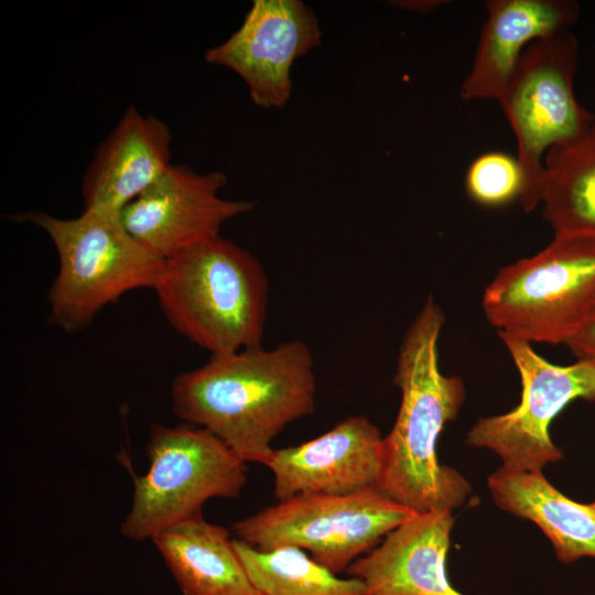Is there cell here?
Segmentation results:
<instances>
[{"label":"cell","instance_id":"cell-1","mask_svg":"<svg viewBox=\"0 0 595 595\" xmlns=\"http://www.w3.org/2000/svg\"><path fill=\"white\" fill-rule=\"evenodd\" d=\"M174 414L220 439L245 463L267 466L273 439L315 411L313 355L299 339L210 356L171 385Z\"/></svg>","mask_w":595,"mask_h":595},{"label":"cell","instance_id":"cell-2","mask_svg":"<svg viewBox=\"0 0 595 595\" xmlns=\"http://www.w3.org/2000/svg\"><path fill=\"white\" fill-rule=\"evenodd\" d=\"M444 314L428 296L401 342L393 383L400 389L398 415L382 439V468L377 489L397 504L420 513L450 510L465 504L469 483L440 463L437 442L465 400V385L444 375L439 364V339Z\"/></svg>","mask_w":595,"mask_h":595},{"label":"cell","instance_id":"cell-3","mask_svg":"<svg viewBox=\"0 0 595 595\" xmlns=\"http://www.w3.org/2000/svg\"><path fill=\"white\" fill-rule=\"evenodd\" d=\"M152 290L176 333L210 356L262 345L268 277L234 241L219 235L164 260Z\"/></svg>","mask_w":595,"mask_h":595},{"label":"cell","instance_id":"cell-4","mask_svg":"<svg viewBox=\"0 0 595 595\" xmlns=\"http://www.w3.org/2000/svg\"><path fill=\"white\" fill-rule=\"evenodd\" d=\"M41 228L58 258L48 290L50 322L67 333L88 325L126 293L153 289L163 260L144 248L118 213L83 210L74 218L43 212L14 216Z\"/></svg>","mask_w":595,"mask_h":595},{"label":"cell","instance_id":"cell-5","mask_svg":"<svg viewBox=\"0 0 595 595\" xmlns=\"http://www.w3.org/2000/svg\"><path fill=\"white\" fill-rule=\"evenodd\" d=\"M482 305L498 334L566 345L595 313V238L554 235L542 250L501 268Z\"/></svg>","mask_w":595,"mask_h":595},{"label":"cell","instance_id":"cell-6","mask_svg":"<svg viewBox=\"0 0 595 595\" xmlns=\"http://www.w3.org/2000/svg\"><path fill=\"white\" fill-rule=\"evenodd\" d=\"M148 470L133 476L130 510L120 524L131 541L202 517L213 498H236L247 483V466L209 431L182 423L153 424L147 444Z\"/></svg>","mask_w":595,"mask_h":595},{"label":"cell","instance_id":"cell-7","mask_svg":"<svg viewBox=\"0 0 595 595\" xmlns=\"http://www.w3.org/2000/svg\"><path fill=\"white\" fill-rule=\"evenodd\" d=\"M415 513L377 488L350 495L304 494L236 521L232 531L259 551L303 550L339 575Z\"/></svg>","mask_w":595,"mask_h":595},{"label":"cell","instance_id":"cell-8","mask_svg":"<svg viewBox=\"0 0 595 595\" xmlns=\"http://www.w3.org/2000/svg\"><path fill=\"white\" fill-rule=\"evenodd\" d=\"M577 57L578 42L570 30L533 42L497 100L517 141L526 181L520 202L524 212L540 206L547 152L576 139L595 120L575 96Z\"/></svg>","mask_w":595,"mask_h":595},{"label":"cell","instance_id":"cell-9","mask_svg":"<svg viewBox=\"0 0 595 595\" xmlns=\"http://www.w3.org/2000/svg\"><path fill=\"white\" fill-rule=\"evenodd\" d=\"M521 380V400L507 413L479 419L468 431L466 444L487 448L515 472H538L563 458L549 429L572 401L595 400V365L576 360L555 365L540 356L532 344L498 334Z\"/></svg>","mask_w":595,"mask_h":595},{"label":"cell","instance_id":"cell-10","mask_svg":"<svg viewBox=\"0 0 595 595\" xmlns=\"http://www.w3.org/2000/svg\"><path fill=\"white\" fill-rule=\"evenodd\" d=\"M320 43L316 15L302 1L255 0L240 28L205 60L238 74L257 106L281 108L291 95L292 65Z\"/></svg>","mask_w":595,"mask_h":595},{"label":"cell","instance_id":"cell-11","mask_svg":"<svg viewBox=\"0 0 595 595\" xmlns=\"http://www.w3.org/2000/svg\"><path fill=\"white\" fill-rule=\"evenodd\" d=\"M227 176L198 173L172 164L152 186L120 213L127 230L163 261L213 237L221 226L253 208V204L220 196Z\"/></svg>","mask_w":595,"mask_h":595},{"label":"cell","instance_id":"cell-12","mask_svg":"<svg viewBox=\"0 0 595 595\" xmlns=\"http://www.w3.org/2000/svg\"><path fill=\"white\" fill-rule=\"evenodd\" d=\"M382 439L368 418L351 415L315 439L274 448L267 467L273 474L275 499L376 488L382 468Z\"/></svg>","mask_w":595,"mask_h":595},{"label":"cell","instance_id":"cell-13","mask_svg":"<svg viewBox=\"0 0 595 595\" xmlns=\"http://www.w3.org/2000/svg\"><path fill=\"white\" fill-rule=\"evenodd\" d=\"M172 139L163 120L129 106L83 174V210L119 214L173 164Z\"/></svg>","mask_w":595,"mask_h":595},{"label":"cell","instance_id":"cell-14","mask_svg":"<svg viewBox=\"0 0 595 595\" xmlns=\"http://www.w3.org/2000/svg\"><path fill=\"white\" fill-rule=\"evenodd\" d=\"M453 524L450 510L415 513L346 572L363 582L368 595H464L446 571Z\"/></svg>","mask_w":595,"mask_h":595},{"label":"cell","instance_id":"cell-15","mask_svg":"<svg viewBox=\"0 0 595 595\" xmlns=\"http://www.w3.org/2000/svg\"><path fill=\"white\" fill-rule=\"evenodd\" d=\"M472 67L459 96L495 99L504 91L519 58L533 42L570 30L581 7L573 0H488Z\"/></svg>","mask_w":595,"mask_h":595},{"label":"cell","instance_id":"cell-16","mask_svg":"<svg viewBox=\"0 0 595 595\" xmlns=\"http://www.w3.org/2000/svg\"><path fill=\"white\" fill-rule=\"evenodd\" d=\"M488 488L502 510L542 530L561 562L595 558V500L581 504L569 498L542 470L515 472L501 466L489 476Z\"/></svg>","mask_w":595,"mask_h":595},{"label":"cell","instance_id":"cell-17","mask_svg":"<svg viewBox=\"0 0 595 595\" xmlns=\"http://www.w3.org/2000/svg\"><path fill=\"white\" fill-rule=\"evenodd\" d=\"M230 532L203 516L177 523L151 541L183 595H259Z\"/></svg>","mask_w":595,"mask_h":595},{"label":"cell","instance_id":"cell-18","mask_svg":"<svg viewBox=\"0 0 595 595\" xmlns=\"http://www.w3.org/2000/svg\"><path fill=\"white\" fill-rule=\"evenodd\" d=\"M540 206L554 235L595 238V120L547 152Z\"/></svg>","mask_w":595,"mask_h":595},{"label":"cell","instance_id":"cell-19","mask_svg":"<svg viewBox=\"0 0 595 595\" xmlns=\"http://www.w3.org/2000/svg\"><path fill=\"white\" fill-rule=\"evenodd\" d=\"M259 595H368L356 577H339L298 548L259 551L234 539Z\"/></svg>","mask_w":595,"mask_h":595},{"label":"cell","instance_id":"cell-20","mask_svg":"<svg viewBox=\"0 0 595 595\" xmlns=\"http://www.w3.org/2000/svg\"><path fill=\"white\" fill-rule=\"evenodd\" d=\"M465 191L476 204L497 208L521 202L526 181L517 158L502 152L489 151L476 156L465 173Z\"/></svg>","mask_w":595,"mask_h":595},{"label":"cell","instance_id":"cell-21","mask_svg":"<svg viewBox=\"0 0 595 595\" xmlns=\"http://www.w3.org/2000/svg\"><path fill=\"white\" fill-rule=\"evenodd\" d=\"M566 346L576 360H585L595 365V313Z\"/></svg>","mask_w":595,"mask_h":595},{"label":"cell","instance_id":"cell-22","mask_svg":"<svg viewBox=\"0 0 595 595\" xmlns=\"http://www.w3.org/2000/svg\"><path fill=\"white\" fill-rule=\"evenodd\" d=\"M394 3H400L396 6H400L402 8H407L410 10L418 11V12H428L441 6L442 1H439V0L400 1V2H394Z\"/></svg>","mask_w":595,"mask_h":595}]
</instances>
